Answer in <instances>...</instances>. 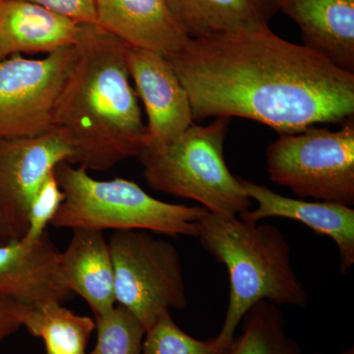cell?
Listing matches in <instances>:
<instances>
[{"label": "cell", "mask_w": 354, "mask_h": 354, "mask_svg": "<svg viewBox=\"0 0 354 354\" xmlns=\"http://www.w3.org/2000/svg\"><path fill=\"white\" fill-rule=\"evenodd\" d=\"M128 46L97 24H85L60 95L55 127L71 145V165L108 171L139 158L149 144L128 71Z\"/></svg>", "instance_id": "2"}, {"label": "cell", "mask_w": 354, "mask_h": 354, "mask_svg": "<svg viewBox=\"0 0 354 354\" xmlns=\"http://www.w3.org/2000/svg\"><path fill=\"white\" fill-rule=\"evenodd\" d=\"M71 145L57 127L37 136L0 139V211L12 239L24 236L30 206L44 180L71 162Z\"/></svg>", "instance_id": "9"}, {"label": "cell", "mask_w": 354, "mask_h": 354, "mask_svg": "<svg viewBox=\"0 0 354 354\" xmlns=\"http://www.w3.org/2000/svg\"><path fill=\"white\" fill-rule=\"evenodd\" d=\"M197 239L230 274V302L215 337L218 348H230L242 318L258 302L306 306L308 293L291 265L290 243L276 225L208 213L199 221Z\"/></svg>", "instance_id": "3"}, {"label": "cell", "mask_w": 354, "mask_h": 354, "mask_svg": "<svg viewBox=\"0 0 354 354\" xmlns=\"http://www.w3.org/2000/svg\"><path fill=\"white\" fill-rule=\"evenodd\" d=\"M76 55L71 46L39 59L17 55L0 64V139L37 136L55 127Z\"/></svg>", "instance_id": "8"}, {"label": "cell", "mask_w": 354, "mask_h": 354, "mask_svg": "<svg viewBox=\"0 0 354 354\" xmlns=\"http://www.w3.org/2000/svg\"><path fill=\"white\" fill-rule=\"evenodd\" d=\"M315 354H323V353H315Z\"/></svg>", "instance_id": "27"}, {"label": "cell", "mask_w": 354, "mask_h": 354, "mask_svg": "<svg viewBox=\"0 0 354 354\" xmlns=\"http://www.w3.org/2000/svg\"><path fill=\"white\" fill-rule=\"evenodd\" d=\"M341 354H354V349L353 348L346 349V351H342Z\"/></svg>", "instance_id": "26"}, {"label": "cell", "mask_w": 354, "mask_h": 354, "mask_svg": "<svg viewBox=\"0 0 354 354\" xmlns=\"http://www.w3.org/2000/svg\"><path fill=\"white\" fill-rule=\"evenodd\" d=\"M167 58L194 120L246 118L285 135L353 118L354 74L270 27L191 39Z\"/></svg>", "instance_id": "1"}, {"label": "cell", "mask_w": 354, "mask_h": 354, "mask_svg": "<svg viewBox=\"0 0 354 354\" xmlns=\"http://www.w3.org/2000/svg\"><path fill=\"white\" fill-rule=\"evenodd\" d=\"M64 200L50 225L58 228L146 230L169 236L198 237L204 207L156 199L124 178L99 180L82 167L64 162L55 169Z\"/></svg>", "instance_id": "4"}, {"label": "cell", "mask_w": 354, "mask_h": 354, "mask_svg": "<svg viewBox=\"0 0 354 354\" xmlns=\"http://www.w3.org/2000/svg\"><path fill=\"white\" fill-rule=\"evenodd\" d=\"M247 196L257 203V208L244 212L239 218L258 223L269 218H286L299 221L316 234L330 237L337 244L339 268L348 274L354 264V209L337 203L309 202L285 197L269 187L239 177Z\"/></svg>", "instance_id": "12"}, {"label": "cell", "mask_w": 354, "mask_h": 354, "mask_svg": "<svg viewBox=\"0 0 354 354\" xmlns=\"http://www.w3.org/2000/svg\"><path fill=\"white\" fill-rule=\"evenodd\" d=\"M270 179L299 198L354 205V118L332 131L312 127L279 135L266 152Z\"/></svg>", "instance_id": "6"}, {"label": "cell", "mask_w": 354, "mask_h": 354, "mask_svg": "<svg viewBox=\"0 0 354 354\" xmlns=\"http://www.w3.org/2000/svg\"><path fill=\"white\" fill-rule=\"evenodd\" d=\"M97 344L92 354H142L146 330L134 316L120 305L95 319Z\"/></svg>", "instance_id": "20"}, {"label": "cell", "mask_w": 354, "mask_h": 354, "mask_svg": "<svg viewBox=\"0 0 354 354\" xmlns=\"http://www.w3.org/2000/svg\"><path fill=\"white\" fill-rule=\"evenodd\" d=\"M10 241H13L12 237H11L10 232H9V228L7 227L4 216L2 215L1 211H0V243H6V242Z\"/></svg>", "instance_id": "25"}, {"label": "cell", "mask_w": 354, "mask_h": 354, "mask_svg": "<svg viewBox=\"0 0 354 354\" xmlns=\"http://www.w3.org/2000/svg\"><path fill=\"white\" fill-rule=\"evenodd\" d=\"M127 62L148 116V146L169 143L194 123L187 91L167 58L158 53L128 46Z\"/></svg>", "instance_id": "10"}, {"label": "cell", "mask_w": 354, "mask_h": 354, "mask_svg": "<svg viewBox=\"0 0 354 354\" xmlns=\"http://www.w3.org/2000/svg\"><path fill=\"white\" fill-rule=\"evenodd\" d=\"M64 200V194L58 183L55 171L44 180L30 206L28 227L23 241L32 243L39 241L46 228L50 225Z\"/></svg>", "instance_id": "22"}, {"label": "cell", "mask_w": 354, "mask_h": 354, "mask_svg": "<svg viewBox=\"0 0 354 354\" xmlns=\"http://www.w3.org/2000/svg\"><path fill=\"white\" fill-rule=\"evenodd\" d=\"M116 304L146 332L165 311L187 307L180 256L171 242L146 230L114 232L109 241Z\"/></svg>", "instance_id": "7"}, {"label": "cell", "mask_w": 354, "mask_h": 354, "mask_svg": "<svg viewBox=\"0 0 354 354\" xmlns=\"http://www.w3.org/2000/svg\"><path fill=\"white\" fill-rule=\"evenodd\" d=\"M215 337L200 341L181 330L172 320L171 311H165L145 333L142 354H227Z\"/></svg>", "instance_id": "21"}, {"label": "cell", "mask_w": 354, "mask_h": 354, "mask_svg": "<svg viewBox=\"0 0 354 354\" xmlns=\"http://www.w3.org/2000/svg\"><path fill=\"white\" fill-rule=\"evenodd\" d=\"M85 24L21 0H0V64L23 53L76 46Z\"/></svg>", "instance_id": "14"}, {"label": "cell", "mask_w": 354, "mask_h": 354, "mask_svg": "<svg viewBox=\"0 0 354 354\" xmlns=\"http://www.w3.org/2000/svg\"><path fill=\"white\" fill-rule=\"evenodd\" d=\"M241 324V334L234 337L227 354H302L286 330L283 312L271 302L253 305Z\"/></svg>", "instance_id": "19"}, {"label": "cell", "mask_w": 354, "mask_h": 354, "mask_svg": "<svg viewBox=\"0 0 354 354\" xmlns=\"http://www.w3.org/2000/svg\"><path fill=\"white\" fill-rule=\"evenodd\" d=\"M295 21L304 46L354 74V0H278Z\"/></svg>", "instance_id": "15"}, {"label": "cell", "mask_w": 354, "mask_h": 354, "mask_svg": "<svg viewBox=\"0 0 354 354\" xmlns=\"http://www.w3.org/2000/svg\"><path fill=\"white\" fill-rule=\"evenodd\" d=\"M21 304L0 297V342L22 327L19 312Z\"/></svg>", "instance_id": "24"}, {"label": "cell", "mask_w": 354, "mask_h": 354, "mask_svg": "<svg viewBox=\"0 0 354 354\" xmlns=\"http://www.w3.org/2000/svg\"><path fill=\"white\" fill-rule=\"evenodd\" d=\"M62 251L44 234L27 243H0V297L24 306L59 302L71 297L60 268Z\"/></svg>", "instance_id": "11"}, {"label": "cell", "mask_w": 354, "mask_h": 354, "mask_svg": "<svg viewBox=\"0 0 354 354\" xmlns=\"http://www.w3.org/2000/svg\"><path fill=\"white\" fill-rule=\"evenodd\" d=\"M82 24H97L95 0H21Z\"/></svg>", "instance_id": "23"}, {"label": "cell", "mask_w": 354, "mask_h": 354, "mask_svg": "<svg viewBox=\"0 0 354 354\" xmlns=\"http://www.w3.org/2000/svg\"><path fill=\"white\" fill-rule=\"evenodd\" d=\"M95 4L97 24L129 48L169 57L190 41L165 0H95Z\"/></svg>", "instance_id": "13"}, {"label": "cell", "mask_w": 354, "mask_h": 354, "mask_svg": "<svg viewBox=\"0 0 354 354\" xmlns=\"http://www.w3.org/2000/svg\"><path fill=\"white\" fill-rule=\"evenodd\" d=\"M190 39L269 27L278 0H165Z\"/></svg>", "instance_id": "17"}, {"label": "cell", "mask_w": 354, "mask_h": 354, "mask_svg": "<svg viewBox=\"0 0 354 354\" xmlns=\"http://www.w3.org/2000/svg\"><path fill=\"white\" fill-rule=\"evenodd\" d=\"M86 354H92V353H86Z\"/></svg>", "instance_id": "28"}, {"label": "cell", "mask_w": 354, "mask_h": 354, "mask_svg": "<svg viewBox=\"0 0 354 354\" xmlns=\"http://www.w3.org/2000/svg\"><path fill=\"white\" fill-rule=\"evenodd\" d=\"M60 256V268L71 292L83 298L95 319L116 306L114 270L109 242L101 230L75 228Z\"/></svg>", "instance_id": "16"}, {"label": "cell", "mask_w": 354, "mask_h": 354, "mask_svg": "<svg viewBox=\"0 0 354 354\" xmlns=\"http://www.w3.org/2000/svg\"><path fill=\"white\" fill-rule=\"evenodd\" d=\"M230 123V118H215L206 127L193 123L169 143L146 147L139 160L147 183L153 189L200 203L213 215L230 218L249 211L253 201L225 162Z\"/></svg>", "instance_id": "5"}, {"label": "cell", "mask_w": 354, "mask_h": 354, "mask_svg": "<svg viewBox=\"0 0 354 354\" xmlns=\"http://www.w3.org/2000/svg\"><path fill=\"white\" fill-rule=\"evenodd\" d=\"M21 324L34 337L43 339L46 354H86L95 322L65 308L59 302L24 306L19 312Z\"/></svg>", "instance_id": "18"}]
</instances>
